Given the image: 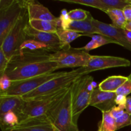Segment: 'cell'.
<instances>
[{"mask_svg":"<svg viewBox=\"0 0 131 131\" xmlns=\"http://www.w3.org/2000/svg\"><path fill=\"white\" fill-rule=\"evenodd\" d=\"M52 54L47 50L19 52L11 58L5 74L15 82L55 72L59 69Z\"/></svg>","mask_w":131,"mask_h":131,"instance_id":"cell-1","label":"cell"},{"mask_svg":"<svg viewBox=\"0 0 131 131\" xmlns=\"http://www.w3.org/2000/svg\"><path fill=\"white\" fill-rule=\"evenodd\" d=\"M70 87V86L49 95L24 101L17 114L19 122L47 115L50 110L63 98Z\"/></svg>","mask_w":131,"mask_h":131,"instance_id":"cell-2","label":"cell"},{"mask_svg":"<svg viewBox=\"0 0 131 131\" xmlns=\"http://www.w3.org/2000/svg\"><path fill=\"white\" fill-rule=\"evenodd\" d=\"M93 77L86 75L78 78L71 84V104L73 121L78 125V119L82 113L90 106L94 90Z\"/></svg>","mask_w":131,"mask_h":131,"instance_id":"cell-3","label":"cell"},{"mask_svg":"<svg viewBox=\"0 0 131 131\" xmlns=\"http://www.w3.org/2000/svg\"><path fill=\"white\" fill-rule=\"evenodd\" d=\"M46 116L58 131H80L73 121L71 86L63 98L50 110Z\"/></svg>","mask_w":131,"mask_h":131,"instance_id":"cell-4","label":"cell"},{"mask_svg":"<svg viewBox=\"0 0 131 131\" xmlns=\"http://www.w3.org/2000/svg\"><path fill=\"white\" fill-rule=\"evenodd\" d=\"M26 9L24 0H0V44Z\"/></svg>","mask_w":131,"mask_h":131,"instance_id":"cell-5","label":"cell"},{"mask_svg":"<svg viewBox=\"0 0 131 131\" xmlns=\"http://www.w3.org/2000/svg\"><path fill=\"white\" fill-rule=\"evenodd\" d=\"M84 75V67L78 68L75 70L67 72L61 76L49 81L37 89L22 97V98L24 101H28L56 93L71 86L76 79Z\"/></svg>","mask_w":131,"mask_h":131,"instance_id":"cell-6","label":"cell"},{"mask_svg":"<svg viewBox=\"0 0 131 131\" xmlns=\"http://www.w3.org/2000/svg\"><path fill=\"white\" fill-rule=\"evenodd\" d=\"M29 18L26 8L3 43L0 44V48L3 51L5 56L8 60L19 53L20 46L26 40L25 28L29 24Z\"/></svg>","mask_w":131,"mask_h":131,"instance_id":"cell-7","label":"cell"},{"mask_svg":"<svg viewBox=\"0 0 131 131\" xmlns=\"http://www.w3.org/2000/svg\"><path fill=\"white\" fill-rule=\"evenodd\" d=\"M91 56L88 52L70 46L52 53V59L58 64L59 69L81 68L88 65Z\"/></svg>","mask_w":131,"mask_h":131,"instance_id":"cell-8","label":"cell"},{"mask_svg":"<svg viewBox=\"0 0 131 131\" xmlns=\"http://www.w3.org/2000/svg\"><path fill=\"white\" fill-rule=\"evenodd\" d=\"M66 72H55L38 75L25 80L12 82L10 89L5 94L0 96H14L22 97L37 89L49 81L61 76Z\"/></svg>","mask_w":131,"mask_h":131,"instance_id":"cell-9","label":"cell"},{"mask_svg":"<svg viewBox=\"0 0 131 131\" xmlns=\"http://www.w3.org/2000/svg\"><path fill=\"white\" fill-rule=\"evenodd\" d=\"M130 65V61L124 58L112 56L92 55L88 65L84 67V75L92 72L116 67H127Z\"/></svg>","mask_w":131,"mask_h":131,"instance_id":"cell-10","label":"cell"},{"mask_svg":"<svg viewBox=\"0 0 131 131\" xmlns=\"http://www.w3.org/2000/svg\"><path fill=\"white\" fill-rule=\"evenodd\" d=\"M92 23L98 31L99 34L106 36L114 40L117 42L120 46L131 51V43L126 39L124 33V29L117 28L113 24L102 23L95 19L94 18L92 20Z\"/></svg>","mask_w":131,"mask_h":131,"instance_id":"cell-11","label":"cell"},{"mask_svg":"<svg viewBox=\"0 0 131 131\" xmlns=\"http://www.w3.org/2000/svg\"><path fill=\"white\" fill-rule=\"evenodd\" d=\"M25 35L26 40H33L46 45L52 53L61 49L60 40L56 33L36 30L28 24L25 28Z\"/></svg>","mask_w":131,"mask_h":131,"instance_id":"cell-12","label":"cell"},{"mask_svg":"<svg viewBox=\"0 0 131 131\" xmlns=\"http://www.w3.org/2000/svg\"><path fill=\"white\" fill-rule=\"evenodd\" d=\"M11 131H58L46 115L20 122Z\"/></svg>","mask_w":131,"mask_h":131,"instance_id":"cell-13","label":"cell"},{"mask_svg":"<svg viewBox=\"0 0 131 131\" xmlns=\"http://www.w3.org/2000/svg\"><path fill=\"white\" fill-rule=\"evenodd\" d=\"M115 92H103L99 88L94 89L92 94L90 106L99 109L102 113L110 111L116 106Z\"/></svg>","mask_w":131,"mask_h":131,"instance_id":"cell-14","label":"cell"},{"mask_svg":"<svg viewBox=\"0 0 131 131\" xmlns=\"http://www.w3.org/2000/svg\"><path fill=\"white\" fill-rule=\"evenodd\" d=\"M26 8L29 20L52 21L57 18L47 7L35 0L26 1Z\"/></svg>","mask_w":131,"mask_h":131,"instance_id":"cell-15","label":"cell"},{"mask_svg":"<svg viewBox=\"0 0 131 131\" xmlns=\"http://www.w3.org/2000/svg\"><path fill=\"white\" fill-rule=\"evenodd\" d=\"M24 100L22 97L14 96H0V116L9 111L19 113Z\"/></svg>","mask_w":131,"mask_h":131,"instance_id":"cell-16","label":"cell"},{"mask_svg":"<svg viewBox=\"0 0 131 131\" xmlns=\"http://www.w3.org/2000/svg\"><path fill=\"white\" fill-rule=\"evenodd\" d=\"M93 17L90 15L88 19L81 21H72L67 29L74 31L84 35V36L88 37L90 35L99 34L97 30L92 23Z\"/></svg>","mask_w":131,"mask_h":131,"instance_id":"cell-17","label":"cell"},{"mask_svg":"<svg viewBox=\"0 0 131 131\" xmlns=\"http://www.w3.org/2000/svg\"><path fill=\"white\" fill-rule=\"evenodd\" d=\"M128 79V77L123 75L109 76L101 82V83L99 84V88L103 92H116L117 90Z\"/></svg>","mask_w":131,"mask_h":131,"instance_id":"cell-18","label":"cell"},{"mask_svg":"<svg viewBox=\"0 0 131 131\" xmlns=\"http://www.w3.org/2000/svg\"><path fill=\"white\" fill-rule=\"evenodd\" d=\"M29 24L31 28L40 31L48 32V33H56L59 29V24L58 23V17L55 20H29Z\"/></svg>","mask_w":131,"mask_h":131,"instance_id":"cell-19","label":"cell"},{"mask_svg":"<svg viewBox=\"0 0 131 131\" xmlns=\"http://www.w3.org/2000/svg\"><path fill=\"white\" fill-rule=\"evenodd\" d=\"M60 42V48L63 49L70 46V43L78 38L84 36L81 33H79L70 29H63L59 28L56 32Z\"/></svg>","mask_w":131,"mask_h":131,"instance_id":"cell-20","label":"cell"},{"mask_svg":"<svg viewBox=\"0 0 131 131\" xmlns=\"http://www.w3.org/2000/svg\"><path fill=\"white\" fill-rule=\"evenodd\" d=\"M19 124V118L14 111H9L0 116V126L2 131H11Z\"/></svg>","mask_w":131,"mask_h":131,"instance_id":"cell-21","label":"cell"},{"mask_svg":"<svg viewBox=\"0 0 131 131\" xmlns=\"http://www.w3.org/2000/svg\"><path fill=\"white\" fill-rule=\"evenodd\" d=\"M106 14L112 20V24L117 28L124 29L127 23L126 18L123 10L120 9H110L106 11Z\"/></svg>","mask_w":131,"mask_h":131,"instance_id":"cell-22","label":"cell"},{"mask_svg":"<svg viewBox=\"0 0 131 131\" xmlns=\"http://www.w3.org/2000/svg\"><path fill=\"white\" fill-rule=\"evenodd\" d=\"M102 118L98 125L97 131H116V120L111 116L110 111L102 113Z\"/></svg>","mask_w":131,"mask_h":131,"instance_id":"cell-23","label":"cell"},{"mask_svg":"<svg viewBox=\"0 0 131 131\" xmlns=\"http://www.w3.org/2000/svg\"><path fill=\"white\" fill-rule=\"evenodd\" d=\"M24 50H28V51L47 50V51L51 52V50L49 49V48L46 45L43 44V43H41V42L33 40H26L22 43V45L20 47V49H19V52H22V51H24Z\"/></svg>","mask_w":131,"mask_h":131,"instance_id":"cell-24","label":"cell"},{"mask_svg":"<svg viewBox=\"0 0 131 131\" xmlns=\"http://www.w3.org/2000/svg\"><path fill=\"white\" fill-rule=\"evenodd\" d=\"M60 1L68 3L79 4V5H84V6H91V7L97 8L101 11L106 12V10H105L101 0H60Z\"/></svg>","mask_w":131,"mask_h":131,"instance_id":"cell-25","label":"cell"},{"mask_svg":"<svg viewBox=\"0 0 131 131\" xmlns=\"http://www.w3.org/2000/svg\"><path fill=\"white\" fill-rule=\"evenodd\" d=\"M101 1L103 4L106 12L110 9L124 10L125 6L129 5V0H101Z\"/></svg>","mask_w":131,"mask_h":131,"instance_id":"cell-26","label":"cell"},{"mask_svg":"<svg viewBox=\"0 0 131 131\" xmlns=\"http://www.w3.org/2000/svg\"><path fill=\"white\" fill-rule=\"evenodd\" d=\"M90 13L80 8L74 9L69 12V15L72 21H81L88 19Z\"/></svg>","mask_w":131,"mask_h":131,"instance_id":"cell-27","label":"cell"},{"mask_svg":"<svg viewBox=\"0 0 131 131\" xmlns=\"http://www.w3.org/2000/svg\"><path fill=\"white\" fill-rule=\"evenodd\" d=\"M90 37L91 39L93 40L96 41L99 45L100 47L104 45L108 44V43H116V44H118L117 42H116L114 40L111 39V38H109V37H106V36L102 35L100 34H94V35H90L88 36Z\"/></svg>","mask_w":131,"mask_h":131,"instance_id":"cell-28","label":"cell"},{"mask_svg":"<svg viewBox=\"0 0 131 131\" xmlns=\"http://www.w3.org/2000/svg\"><path fill=\"white\" fill-rule=\"evenodd\" d=\"M60 28L63 29H67L69 25L72 20L70 19L69 17V12L67 11L66 9H63L61 11L60 16L58 17Z\"/></svg>","mask_w":131,"mask_h":131,"instance_id":"cell-29","label":"cell"},{"mask_svg":"<svg viewBox=\"0 0 131 131\" xmlns=\"http://www.w3.org/2000/svg\"><path fill=\"white\" fill-rule=\"evenodd\" d=\"M12 81L6 74L0 76V95L5 94L11 87Z\"/></svg>","mask_w":131,"mask_h":131,"instance_id":"cell-30","label":"cell"},{"mask_svg":"<svg viewBox=\"0 0 131 131\" xmlns=\"http://www.w3.org/2000/svg\"><path fill=\"white\" fill-rule=\"evenodd\" d=\"M116 120V125L117 130L124 128L125 127L131 124V116L130 114L128 113L125 111V113L122 115L120 118H118Z\"/></svg>","mask_w":131,"mask_h":131,"instance_id":"cell-31","label":"cell"},{"mask_svg":"<svg viewBox=\"0 0 131 131\" xmlns=\"http://www.w3.org/2000/svg\"><path fill=\"white\" fill-rule=\"evenodd\" d=\"M10 60L6 58L3 51L0 48V76L5 74Z\"/></svg>","mask_w":131,"mask_h":131,"instance_id":"cell-32","label":"cell"},{"mask_svg":"<svg viewBox=\"0 0 131 131\" xmlns=\"http://www.w3.org/2000/svg\"><path fill=\"white\" fill-rule=\"evenodd\" d=\"M115 93H116V95H122L126 97L130 94L131 93V79H128L117 90Z\"/></svg>","mask_w":131,"mask_h":131,"instance_id":"cell-33","label":"cell"},{"mask_svg":"<svg viewBox=\"0 0 131 131\" xmlns=\"http://www.w3.org/2000/svg\"><path fill=\"white\" fill-rule=\"evenodd\" d=\"M125 112V106H116L110 111L111 116L115 119L117 120L118 118L121 117Z\"/></svg>","mask_w":131,"mask_h":131,"instance_id":"cell-34","label":"cell"},{"mask_svg":"<svg viewBox=\"0 0 131 131\" xmlns=\"http://www.w3.org/2000/svg\"><path fill=\"white\" fill-rule=\"evenodd\" d=\"M127 99L126 96L122 95H117L115 99V103L116 106H126Z\"/></svg>","mask_w":131,"mask_h":131,"instance_id":"cell-35","label":"cell"},{"mask_svg":"<svg viewBox=\"0 0 131 131\" xmlns=\"http://www.w3.org/2000/svg\"><path fill=\"white\" fill-rule=\"evenodd\" d=\"M123 11H124L127 21H131V4L130 3L129 5L124 8Z\"/></svg>","mask_w":131,"mask_h":131,"instance_id":"cell-36","label":"cell"},{"mask_svg":"<svg viewBox=\"0 0 131 131\" xmlns=\"http://www.w3.org/2000/svg\"><path fill=\"white\" fill-rule=\"evenodd\" d=\"M125 111L129 114L131 113V97H128L127 99Z\"/></svg>","mask_w":131,"mask_h":131,"instance_id":"cell-37","label":"cell"},{"mask_svg":"<svg viewBox=\"0 0 131 131\" xmlns=\"http://www.w3.org/2000/svg\"><path fill=\"white\" fill-rule=\"evenodd\" d=\"M124 29L129 31H131V21H127L125 27H124Z\"/></svg>","mask_w":131,"mask_h":131,"instance_id":"cell-38","label":"cell"},{"mask_svg":"<svg viewBox=\"0 0 131 131\" xmlns=\"http://www.w3.org/2000/svg\"><path fill=\"white\" fill-rule=\"evenodd\" d=\"M92 86H93L94 89H96V88L97 87V84L94 81H93V82H92Z\"/></svg>","mask_w":131,"mask_h":131,"instance_id":"cell-39","label":"cell"},{"mask_svg":"<svg viewBox=\"0 0 131 131\" xmlns=\"http://www.w3.org/2000/svg\"><path fill=\"white\" fill-rule=\"evenodd\" d=\"M128 78H129V79H131V72H130V75H129V76H128Z\"/></svg>","mask_w":131,"mask_h":131,"instance_id":"cell-40","label":"cell"},{"mask_svg":"<svg viewBox=\"0 0 131 131\" xmlns=\"http://www.w3.org/2000/svg\"><path fill=\"white\" fill-rule=\"evenodd\" d=\"M129 2L131 4V0H129Z\"/></svg>","mask_w":131,"mask_h":131,"instance_id":"cell-41","label":"cell"},{"mask_svg":"<svg viewBox=\"0 0 131 131\" xmlns=\"http://www.w3.org/2000/svg\"><path fill=\"white\" fill-rule=\"evenodd\" d=\"M130 116H131V113H130Z\"/></svg>","mask_w":131,"mask_h":131,"instance_id":"cell-42","label":"cell"}]
</instances>
